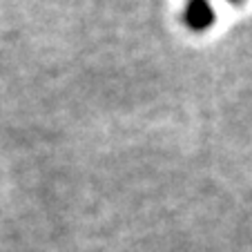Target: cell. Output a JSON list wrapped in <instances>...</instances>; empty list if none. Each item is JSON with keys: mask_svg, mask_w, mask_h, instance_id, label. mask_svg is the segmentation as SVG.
Listing matches in <instances>:
<instances>
[{"mask_svg": "<svg viewBox=\"0 0 252 252\" xmlns=\"http://www.w3.org/2000/svg\"><path fill=\"white\" fill-rule=\"evenodd\" d=\"M190 20L194 27H203V25H208L212 20V16H210V9L205 5H194L190 9Z\"/></svg>", "mask_w": 252, "mask_h": 252, "instance_id": "obj_1", "label": "cell"}]
</instances>
